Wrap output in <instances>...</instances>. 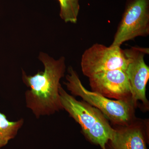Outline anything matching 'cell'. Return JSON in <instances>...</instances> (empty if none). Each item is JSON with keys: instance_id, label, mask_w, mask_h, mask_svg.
<instances>
[{"instance_id": "30bf717a", "label": "cell", "mask_w": 149, "mask_h": 149, "mask_svg": "<svg viewBox=\"0 0 149 149\" xmlns=\"http://www.w3.org/2000/svg\"><path fill=\"white\" fill-rule=\"evenodd\" d=\"M60 7V16L66 23H76L80 10L79 0H58Z\"/></svg>"}, {"instance_id": "6da1fadb", "label": "cell", "mask_w": 149, "mask_h": 149, "mask_svg": "<svg viewBox=\"0 0 149 149\" xmlns=\"http://www.w3.org/2000/svg\"><path fill=\"white\" fill-rule=\"evenodd\" d=\"M38 58L44 65V71H38L32 76L27 75L22 69V81L30 88L25 93L26 106L37 118L63 109L59 88L61 86L60 81L64 77L66 70L64 56L56 60L41 52Z\"/></svg>"}, {"instance_id": "9c48e42d", "label": "cell", "mask_w": 149, "mask_h": 149, "mask_svg": "<svg viewBox=\"0 0 149 149\" xmlns=\"http://www.w3.org/2000/svg\"><path fill=\"white\" fill-rule=\"evenodd\" d=\"M24 121L22 118L16 121H9L5 115L0 112V148L15 137Z\"/></svg>"}, {"instance_id": "8992f818", "label": "cell", "mask_w": 149, "mask_h": 149, "mask_svg": "<svg viewBox=\"0 0 149 149\" xmlns=\"http://www.w3.org/2000/svg\"><path fill=\"white\" fill-rule=\"evenodd\" d=\"M123 51L128 60L125 72L130 83L132 101L136 107L137 102L141 101L148 109L146 87L149 78V67L145 63L144 57L149 54V48L131 47Z\"/></svg>"}, {"instance_id": "3957f363", "label": "cell", "mask_w": 149, "mask_h": 149, "mask_svg": "<svg viewBox=\"0 0 149 149\" xmlns=\"http://www.w3.org/2000/svg\"><path fill=\"white\" fill-rule=\"evenodd\" d=\"M64 83L73 95L79 96L83 101L99 109L113 124L125 126L133 122L134 108L132 98L112 100L97 93L89 91L83 86L77 72L70 66Z\"/></svg>"}, {"instance_id": "52a82bcc", "label": "cell", "mask_w": 149, "mask_h": 149, "mask_svg": "<svg viewBox=\"0 0 149 149\" xmlns=\"http://www.w3.org/2000/svg\"><path fill=\"white\" fill-rule=\"evenodd\" d=\"M92 91L116 100L131 98L129 80L124 70L116 69L99 72L89 77Z\"/></svg>"}, {"instance_id": "7a4b0ae2", "label": "cell", "mask_w": 149, "mask_h": 149, "mask_svg": "<svg viewBox=\"0 0 149 149\" xmlns=\"http://www.w3.org/2000/svg\"><path fill=\"white\" fill-rule=\"evenodd\" d=\"M59 94L63 109L79 123L88 140L102 149H106V145L113 138L115 129L112 128L105 116L88 103L77 100L61 85L59 88Z\"/></svg>"}, {"instance_id": "277c9868", "label": "cell", "mask_w": 149, "mask_h": 149, "mask_svg": "<svg viewBox=\"0 0 149 149\" xmlns=\"http://www.w3.org/2000/svg\"><path fill=\"white\" fill-rule=\"evenodd\" d=\"M149 35V0H129L111 46Z\"/></svg>"}, {"instance_id": "ba28073f", "label": "cell", "mask_w": 149, "mask_h": 149, "mask_svg": "<svg viewBox=\"0 0 149 149\" xmlns=\"http://www.w3.org/2000/svg\"><path fill=\"white\" fill-rule=\"evenodd\" d=\"M144 133L142 126L133 122L121 126L109 141L110 149H147Z\"/></svg>"}, {"instance_id": "5b68a950", "label": "cell", "mask_w": 149, "mask_h": 149, "mask_svg": "<svg viewBox=\"0 0 149 149\" xmlns=\"http://www.w3.org/2000/svg\"><path fill=\"white\" fill-rule=\"evenodd\" d=\"M128 63V59L120 47H108L98 43L84 52L81 60L82 72L88 78L108 70L121 69L125 71Z\"/></svg>"}]
</instances>
